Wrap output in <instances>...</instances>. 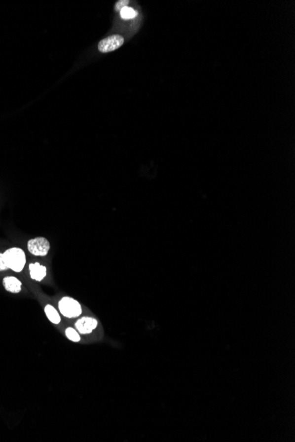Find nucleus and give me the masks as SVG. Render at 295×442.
<instances>
[{
    "label": "nucleus",
    "mask_w": 295,
    "mask_h": 442,
    "mask_svg": "<svg viewBox=\"0 0 295 442\" xmlns=\"http://www.w3.org/2000/svg\"><path fill=\"white\" fill-rule=\"evenodd\" d=\"M3 255L5 265L8 268L14 272H21L23 270L26 264V255L24 251L18 247H13L5 251Z\"/></svg>",
    "instance_id": "f257e3e1"
},
{
    "label": "nucleus",
    "mask_w": 295,
    "mask_h": 442,
    "mask_svg": "<svg viewBox=\"0 0 295 442\" xmlns=\"http://www.w3.org/2000/svg\"><path fill=\"white\" fill-rule=\"evenodd\" d=\"M59 308L65 317L70 319L77 318L82 313L80 303L69 296H65L59 301Z\"/></svg>",
    "instance_id": "f03ea898"
},
{
    "label": "nucleus",
    "mask_w": 295,
    "mask_h": 442,
    "mask_svg": "<svg viewBox=\"0 0 295 442\" xmlns=\"http://www.w3.org/2000/svg\"><path fill=\"white\" fill-rule=\"evenodd\" d=\"M28 249L36 256H45L51 249V245L46 238L38 237L30 239L28 242Z\"/></svg>",
    "instance_id": "7ed1b4c3"
},
{
    "label": "nucleus",
    "mask_w": 295,
    "mask_h": 442,
    "mask_svg": "<svg viewBox=\"0 0 295 442\" xmlns=\"http://www.w3.org/2000/svg\"><path fill=\"white\" fill-rule=\"evenodd\" d=\"M124 43V38L119 35H113L102 40L98 43V50L102 53H108L120 48Z\"/></svg>",
    "instance_id": "20e7f679"
},
{
    "label": "nucleus",
    "mask_w": 295,
    "mask_h": 442,
    "mask_svg": "<svg viewBox=\"0 0 295 442\" xmlns=\"http://www.w3.org/2000/svg\"><path fill=\"white\" fill-rule=\"evenodd\" d=\"M97 327V321L90 317H83L76 321L75 328L80 334H90Z\"/></svg>",
    "instance_id": "39448f33"
},
{
    "label": "nucleus",
    "mask_w": 295,
    "mask_h": 442,
    "mask_svg": "<svg viewBox=\"0 0 295 442\" xmlns=\"http://www.w3.org/2000/svg\"><path fill=\"white\" fill-rule=\"evenodd\" d=\"M30 277L37 282H41L46 276V267L39 263H31L30 265Z\"/></svg>",
    "instance_id": "423d86ee"
},
{
    "label": "nucleus",
    "mask_w": 295,
    "mask_h": 442,
    "mask_svg": "<svg viewBox=\"0 0 295 442\" xmlns=\"http://www.w3.org/2000/svg\"><path fill=\"white\" fill-rule=\"evenodd\" d=\"M4 287L7 292L11 293H19L21 291V281L14 276H7L3 280Z\"/></svg>",
    "instance_id": "0eeeda50"
},
{
    "label": "nucleus",
    "mask_w": 295,
    "mask_h": 442,
    "mask_svg": "<svg viewBox=\"0 0 295 442\" xmlns=\"http://www.w3.org/2000/svg\"><path fill=\"white\" fill-rule=\"evenodd\" d=\"M44 313L46 314L47 318L49 319V321L52 322L53 324H59L61 321L59 313L57 312L53 306L51 305H47L44 308Z\"/></svg>",
    "instance_id": "6e6552de"
},
{
    "label": "nucleus",
    "mask_w": 295,
    "mask_h": 442,
    "mask_svg": "<svg viewBox=\"0 0 295 442\" xmlns=\"http://www.w3.org/2000/svg\"><path fill=\"white\" fill-rule=\"evenodd\" d=\"M136 15H137V13L135 12V10L131 7H128V6H126L120 10V17L122 18L123 20H130V19L135 18Z\"/></svg>",
    "instance_id": "1a4fd4ad"
},
{
    "label": "nucleus",
    "mask_w": 295,
    "mask_h": 442,
    "mask_svg": "<svg viewBox=\"0 0 295 442\" xmlns=\"http://www.w3.org/2000/svg\"><path fill=\"white\" fill-rule=\"evenodd\" d=\"M66 335L67 337L71 340L74 342H79L80 341V334H78V332L73 328H68L66 330Z\"/></svg>",
    "instance_id": "9d476101"
},
{
    "label": "nucleus",
    "mask_w": 295,
    "mask_h": 442,
    "mask_svg": "<svg viewBox=\"0 0 295 442\" xmlns=\"http://www.w3.org/2000/svg\"><path fill=\"white\" fill-rule=\"evenodd\" d=\"M128 3H129L128 0H120V1H118L117 4H116V10H117V11H120L121 9L127 6Z\"/></svg>",
    "instance_id": "9b49d317"
},
{
    "label": "nucleus",
    "mask_w": 295,
    "mask_h": 442,
    "mask_svg": "<svg viewBox=\"0 0 295 442\" xmlns=\"http://www.w3.org/2000/svg\"><path fill=\"white\" fill-rule=\"evenodd\" d=\"M6 269H8V267H7V266L5 265V262H4V255H3V254H0V271H4V270H6Z\"/></svg>",
    "instance_id": "f8f14e48"
}]
</instances>
